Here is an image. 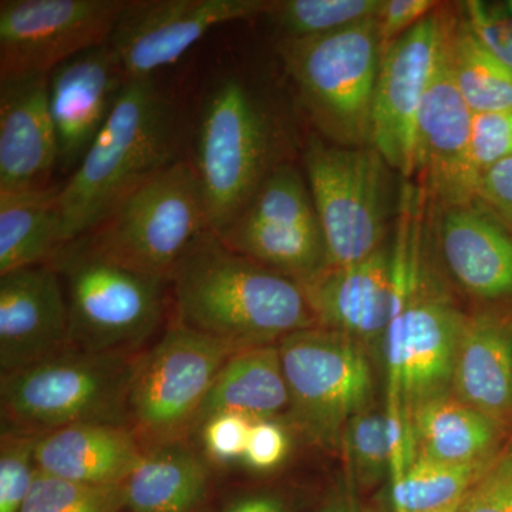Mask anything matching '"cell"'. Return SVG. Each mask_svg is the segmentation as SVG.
Masks as SVG:
<instances>
[{
	"mask_svg": "<svg viewBox=\"0 0 512 512\" xmlns=\"http://www.w3.org/2000/svg\"><path fill=\"white\" fill-rule=\"evenodd\" d=\"M170 286L175 322L241 349L316 326L299 282L231 251L215 234L181 262Z\"/></svg>",
	"mask_w": 512,
	"mask_h": 512,
	"instance_id": "cell-1",
	"label": "cell"
},
{
	"mask_svg": "<svg viewBox=\"0 0 512 512\" xmlns=\"http://www.w3.org/2000/svg\"><path fill=\"white\" fill-rule=\"evenodd\" d=\"M180 110L156 77L128 80L82 163L59 188L64 245L146 178L180 160Z\"/></svg>",
	"mask_w": 512,
	"mask_h": 512,
	"instance_id": "cell-2",
	"label": "cell"
},
{
	"mask_svg": "<svg viewBox=\"0 0 512 512\" xmlns=\"http://www.w3.org/2000/svg\"><path fill=\"white\" fill-rule=\"evenodd\" d=\"M278 124L239 73H222L202 96L190 163L220 235L241 214L278 160Z\"/></svg>",
	"mask_w": 512,
	"mask_h": 512,
	"instance_id": "cell-3",
	"label": "cell"
},
{
	"mask_svg": "<svg viewBox=\"0 0 512 512\" xmlns=\"http://www.w3.org/2000/svg\"><path fill=\"white\" fill-rule=\"evenodd\" d=\"M211 234L200 181L181 157L127 192L82 238L111 261L170 282Z\"/></svg>",
	"mask_w": 512,
	"mask_h": 512,
	"instance_id": "cell-4",
	"label": "cell"
},
{
	"mask_svg": "<svg viewBox=\"0 0 512 512\" xmlns=\"http://www.w3.org/2000/svg\"><path fill=\"white\" fill-rule=\"evenodd\" d=\"M278 53L320 137L340 147H372L383 56L377 19L329 35L282 39Z\"/></svg>",
	"mask_w": 512,
	"mask_h": 512,
	"instance_id": "cell-5",
	"label": "cell"
},
{
	"mask_svg": "<svg viewBox=\"0 0 512 512\" xmlns=\"http://www.w3.org/2000/svg\"><path fill=\"white\" fill-rule=\"evenodd\" d=\"M136 355L69 348L0 375L3 430L40 434L82 423L128 426Z\"/></svg>",
	"mask_w": 512,
	"mask_h": 512,
	"instance_id": "cell-6",
	"label": "cell"
},
{
	"mask_svg": "<svg viewBox=\"0 0 512 512\" xmlns=\"http://www.w3.org/2000/svg\"><path fill=\"white\" fill-rule=\"evenodd\" d=\"M69 308L70 348L136 355L163 323L170 282L117 264L83 238L52 261Z\"/></svg>",
	"mask_w": 512,
	"mask_h": 512,
	"instance_id": "cell-7",
	"label": "cell"
},
{
	"mask_svg": "<svg viewBox=\"0 0 512 512\" xmlns=\"http://www.w3.org/2000/svg\"><path fill=\"white\" fill-rule=\"evenodd\" d=\"M238 346L175 322L137 357L128 424L144 448L180 441L195 430L212 383Z\"/></svg>",
	"mask_w": 512,
	"mask_h": 512,
	"instance_id": "cell-8",
	"label": "cell"
},
{
	"mask_svg": "<svg viewBox=\"0 0 512 512\" xmlns=\"http://www.w3.org/2000/svg\"><path fill=\"white\" fill-rule=\"evenodd\" d=\"M278 348L293 424L319 446H338L349 420L372 406L369 352L348 335L319 326L286 336Z\"/></svg>",
	"mask_w": 512,
	"mask_h": 512,
	"instance_id": "cell-9",
	"label": "cell"
},
{
	"mask_svg": "<svg viewBox=\"0 0 512 512\" xmlns=\"http://www.w3.org/2000/svg\"><path fill=\"white\" fill-rule=\"evenodd\" d=\"M303 164L325 237L328 268L356 264L382 248L389 165L379 151L336 146L312 134Z\"/></svg>",
	"mask_w": 512,
	"mask_h": 512,
	"instance_id": "cell-10",
	"label": "cell"
},
{
	"mask_svg": "<svg viewBox=\"0 0 512 512\" xmlns=\"http://www.w3.org/2000/svg\"><path fill=\"white\" fill-rule=\"evenodd\" d=\"M225 247L299 284L328 268V251L311 191L284 163L266 177L225 231Z\"/></svg>",
	"mask_w": 512,
	"mask_h": 512,
	"instance_id": "cell-11",
	"label": "cell"
},
{
	"mask_svg": "<svg viewBox=\"0 0 512 512\" xmlns=\"http://www.w3.org/2000/svg\"><path fill=\"white\" fill-rule=\"evenodd\" d=\"M126 0H2L0 82L43 76L109 42Z\"/></svg>",
	"mask_w": 512,
	"mask_h": 512,
	"instance_id": "cell-12",
	"label": "cell"
},
{
	"mask_svg": "<svg viewBox=\"0 0 512 512\" xmlns=\"http://www.w3.org/2000/svg\"><path fill=\"white\" fill-rule=\"evenodd\" d=\"M447 22L439 6L383 50L373 103L372 147L404 178L417 174V120L443 50Z\"/></svg>",
	"mask_w": 512,
	"mask_h": 512,
	"instance_id": "cell-13",
	"label": "cell"
},
{
	"mask_svg": "<svg viewBox=\"0 0 512 512\" xmlns=\"http://www.w3.org/2000/svg\"><path fill=\"white\" fill-rule=\"evenodd\" d=\"M268 0H126L109 39L128 79L153 77L215 26L265 15Z\"/></svg>",
	"mask_w": 512,
	"mask_h": 512,
	"instance_id": "cell-14",
	"label": "cell"
},
{
	"mask_svg": "<svg viewBox=\"0 0 512 512\" xmlns=\"http://www.w3.org/2000/svg\"><path fill=\"white\" fill-rule=\"evenodd\" d=\"M128 76L113 47L84 50L49 73L59 168L72 175L116 106Z\"/></svg>",
	"mask_w": 512,
	"mask_h": 512,
	"instance_id": "cell-15",
	"label": "cell"
},
{
	"mask_svg": "<svg viewBox=\"0 0 512 512\" xmlns=\"http://www.w3.org/2000/svg\"><path fill=\"white\" fill-rule=\"evenodd\" d=\"M69 348V308L52 262L0 275V375Z\"/></svg>",
	"mask_w": 512,
	"mask_h": 512,
	"instance_id": "cell-16",
	"label": "cell"
},
{
	"mask_svg": "<svg viewBox=\"0 0 512 512\" xmlns=\"http://www.w3.org/2000/svg\"><path fill=\"white\" fill-rule=\"evenodd\" d=\"M473 117L451 72L444 39L436 72L421 104L416 134L417 174L426 178V190L441 205L476 200L467 175Z\"/></svg>",
	"mask_w": 512,
	"mask_h": 512,
	"instance_id": "cell-17",
	"label": "cell"
},
{
	"mask_svg": "<svg viewBox=\"0 0 512 512\" xmlns=\"http://www.w3.org/2000/svg\"><path fill=\"white\" fill-rule=\"evenodd\" d=\"M316 326L348 335L369 352L383 348L392 309V248L363 261L326 268L301 284Z\"/></svg>",
	"mask_w": 512,
	"mask_h": 512,
	"instance_id": "cell-18",
	"label": "cell"
},
{
	"mask_svg": "<svg viewBox=\"0 0 512 512\" xmlns=\"http://www.w3.org/2000/svg\"><path fill=\"white\" fill-rule=\"evenodd\" d=\"M56 167L49 74L0 82V191L45 190Z\"/></svg>",
	"mask_w": 512,
	"mask_h": 512,
	"instance_id": "cell-19",
	"label": "cell"
},
{
	"mask_svg": "<svg viewBox=\"0 0 512 512\" xmlns=\"http://www.w3.org/2000/svg\"><path fill=\"white\" fill-rule=\"evenodd\" d=\"M437 234L461 288L485 301L512 298V231L485 205H441Z\"/></svg>",
	"mask_w": 512,
	"mask_h": 512,
	"instance_id": "cell-20",
	"label": "cell"
},
{
	"mask_svg": "<svg viewBox=\"0 0 512 512\" xmlns=\"http://www.w3.org/2000/svg\"><path fill=\"white\" fill-rule=\"evenodd\" d=\"M144 453L131 427L82 423L37 436L35 458L40 473L87 485H119Z\"/></svg>",
	"mask_w": 512,
	"mask_h": 512,
	"instance_id": "cell-21",
	"label": "cell"
},
{
	"mask_svg": "<svg viewBox=\"0 0 512 512\" xmlns=\"http://www.w3.org/2000/svg\"><path fill=\"white\" fill-rule=\"evenodd\" d=\"M451 394L507 427L511 423V312L487 309L467 315Z\"/></svg>",
	"mask_w": 512,
	"mask_h": 512,
	"instance_id": "cell-22",
	"label": "cell"
},
{
	"mask_svg": "<svg viewBox=\"0 0 512 512\" xmlns=\"http://www.w3.org/2000/svg\"><path fill=\"white\" fill-rule=\"evenodd\" d=\"M407 416L414 456L443 463H483L504 447L507 426L451 393L419 404Z\"/></svg>",
	"mask_w": 512,
	"mask_h": 512,
	"instance_id": "cell-23",
	"label": "cell"
},
{
	"mask_svg": "<svg viewBox=\"0 0 512 512\" xmlns=\"http://www.w3.org/2000/svg\"><path fill=\"white\" fill-rule=\"evenodd\" d=\"M291 396L286 384L278 343L239 349L222 366L202 404L195 430L214 414L231 413L252 421L274 420L289 412Z\"/></svg>",
	"mask_w": 512,
	"mask_h": 512,
	"instance_id": "cell-24",
	"label": "cell"
},
{
	"mask_svg": "<svg viewBox=\"0 0 512 512\" xmlns=\"http://www.w3.org/2000/svg\"><path fill=\"white\" fill-rule=\"evenodd\" d=\"M210 470L183 440L144 448L123 483L130 512H194L204 501Z\"/></svg>",
	"mask_w": 512,
	"mask_h": 512,
	"instance_id": "cell-25",
	"label": "cell"
},
{
	"mask_svg": "<svg viewBox=\"0 0 512 512\" xmlns=\"http://www.w3.org/2000/svg\"><path fill=\"white\" fill-rule=\"evenodd\" d=\"M59 188L0 191V275L52 262L63 247Z\"/></svg>",
	"mask_w": 512,
	"mask_h": 512,
	"instance_id": "cell-26",
	"label": "cell"
},
{
	"mask_svg": "<svg viewBox=\"0 0 512 512\" xmlns=\"http://www.w3.org/2000/svg\"><path fill=\"white\" fill-rule=\"evenodd\" d=\"M446 47L458 90L474 114L512 111V69L477 39L463 16L448 18Z\"/></svg>",
	"mask_w": 512,
	"mask_h": 512,
	"instance_id": "cell-27",
	"label": "cell"
},
{
	"mask_svg": "<svg viewBox=\"0 0 512 512\" xmlns=\"http://www.w3.org/2000/svg\"><path fill=\"white\" fill-rule=\"evenodd\" d=\"M493 460L453 464L414 456L402 476L393 478L394 507L402 512H430L457 503Z\"/></svg>",
	"mask_w": 512,
	"mask_h": 512,
	"instance_id": "cell-28",
	"label": "cell"
},
{
	"mask_svg": "<svg viewBox=\"0 0 512 512\" xmlns=\"http://www.w3.org/2000/svg\"><path fill=\"white\" fill-rule=\"evenodd\" d=\"M384 0H281L269 3L265 15L282 39L329 35L377 19Z\"/></svg>",
	"mask_w": 512,
	"mask_h": 512,
	"instance_id": "cell-29",
	"label": "cell"
},
{
	"mask_svg": "<svg viewBox=\"0 0 512 512\" xmlns=\"http://www.w3.org/2000/svg\"><path fill=\"white\" fill-rule=\"evenodd\" d=\"M340 444L350 473L366 487L379 483L392 466L389 417L375 406L367 407L349 420Z\"/></svg>",
	"mask_w": 512,
	"mask_h": 512,
	"instance_id": "cell-30",
	"label": "cell"
},
{
	"mask_svg": "<svg viewBox=\"0 0 512 512\" xmlns=\"http://www.w3.org/2000/svg\"><path fill=\"white\" fill-rule=\"evenodd\" d=\"M126 510L123 484L87 485L37 473L20 512H121Z\"/></svg>",
	"mask_w": 512,
	"mask_h": 512,
	"instance_id": "cell-31",
	"label": "cell"
},
{
	"mask_svg": "<svg viewBox=\"0 0 512 512\" xmlns=\"http://www.w3.org/2000/svg\"><path fill=\"white\" fill-rule=\"evenodd\" d=\"M35 434L3 430L0 444V512H20L28 500L39 468Z\"/></svg>",
	"mask_w": 512,
	"mask_h": 512,
	"instance_id": "cell-32",
	"label": "cell"
},
{
	"mask_svg": "<svg viewBox=\"0 0 512 512\" xmlns=\"http://www.w3.org/2000/svg\"><path fill=\"white\" fill-rule=\"evenodd\" d=\"M512 157V111L474 114L468 144V184L476 198L477 185L491 168Z\"/></svg>",
	"mask_w": 512,
	"mask_h": 512,
	"instance_id": "cell-33",
	"label": "cell"
},
{
	"mask_svg": "<svg viewBox=\"0 0 512 512\" xmlns=\"http://www.w3.org/2000/svg\"><path fill=\"white\" fill-rule=\"evenodd\" d=\"M463 18L477 39L497 59L512 69V0L481 2L471 0L461 6Z\"/></svg>",
	"mask_w": 512,
	"mask_h": 512,
	"instance_id": "cell-34",
	"label": "cell"
},
{
	"mask_svg": "<svg viewBox=\"0 0 512 512\" xmlns=\"http://www.w3.org/2000/svg\"><path fill=\"white\" fill-rule=\"evenodd\" d=\"M461 512H512V441L468 491Z\"/></svg>",
	"mask_w": 512,
	"mask_h": 512,
	"instance_id": "cell-35",
	"label": "cell"
},
{
	"mask_svg": "<svg viewBox=\"0 0 512 512\" xmlns=\"http://www.w3.org/2000/svg\"><path fill=\"white\" fill-rule=\"evenodd\" d=\"M254 421L239 414H214L198 426L205 454L220 464L242 460Z\"/></svg>",
	"mask_w": 512,
	"mask_h": 512,
	"instance_id": "cell-36",
	"label": "cell"
},
{
	"mask_svg": "<svg viewBox=\"0 0 512 512\" xmlns=\"http://www.w3.org/2000/svg\"><path fill=\"white\" fill-rule=\"evenodd\" d=\"M289 453V437L285 427L275 420L254 421L245 448V466L258 473H268L284 463Z\"/></svg>",
	"mask_w": 512,
	"mask_h": 512,
	"instance_id": "cell-37",
	"label": "cell"
},
{
	"mask_svg": "<svg viewBox=\"0 0 512 512\" xmlns=\"http://www.w3.org/2000/svg\"><path fill=\"white\" fill-rule=\"evenodd\" d=\"M439 8L433 0H384L377 16L383 50Z\"/></svg>",
	"mask_w": 512,
	"mask_h": 512,
	"instance_id": "cell-38",
	"label": "cell"
},
{
	"mask_svg": "<svg viewBox=\"0 0 512 512\" xmlns=\"http://www.w3.org/2000/svg\"><path fill=\"white\" fill-rule=\"evenodd\" d=\"M476 200L512 231V157L495 165L481 178Z\"/></svg>",
	"mask_w": 512,
	"mask_h": 512,
	"instance_id": "cell-39",
	"label": "cell"
},
{
	"mask_svg": "<svg viewBox=\"0 0 512 512\" xmlns=\"http://www.w3.org/2000/svg\"><path fill=\"white\" fill-rule=\"evenodd\" d=\"M222 512H286L281 498L272 494H252L238 498Z\"/></svg>",
	"mask_w": 512,
	"mask_h": 512,
	"instance_id": "cell-40",
	"label": "cell"
},
{
	"mask_svg": "<svg viewBox=\"0 0 512 512\" xmlns=\"http://www.w3.org/2000/svg\"><path fill=\"white\" fill-rule=\"evenodd\" d=\"M464 500V498H463ZM463 500L457 501V503L447 505V507L440 508V510H434L430 512H461V505H463ZM402 512V511H396Z\"/></svg>",
	"mask_w": 512,
	"mask_h": 512,
	"instance_id": "cell-41",
	"label": "cell"
},
{
	"mask_svg": "<svg viewBox=\"0 0 512 512\" xmlns=\"http://www.w3.org/2000/svg\"><path fill=\"white\" fill-rule=\"evenodd\" d=\"M319 512H352L349 510L346 505L342 504H336V505H330V507L323 508L322 511Z\"/></svg>",
	"mask_w": 512,
	"mask_h": 512,
	"instance_id": "cell-42",
	"label": "cell"
}]
</instances>
